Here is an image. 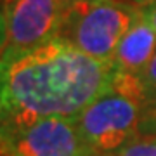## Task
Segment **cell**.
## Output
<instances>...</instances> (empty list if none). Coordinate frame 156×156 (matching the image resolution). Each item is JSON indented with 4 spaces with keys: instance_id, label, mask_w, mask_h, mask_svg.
<instances>
[{
    "instance_id": "obj_1",
    "label": "cell",
    "mask_w": 156,
    "mask_h": 156,
    "mask_svg": "<svg viewBox=\"0 0 156 156\" xmlns=\"http://www.w3.org/2000/svg\"><path fill=\"white\" fill-rule=\"evenodd\" d=\"M113 71V62L52 40L2 69V125L78 116L109 89Z\"/></svg>"
},
{
    "instance_id": "obj_2",
    "label": "cell",
    "mask_w": 156,
    "mask_h": 156,
    "mask_svg": "<svg viewBox=\"0 0 156 156\" xmlns=\"http://www.w3.org/2000/svg\"><path fill=\"white\" fill-rule=\"evenodd\" d=\"M146 106L140 75L115 68L109 89L73 120L92 156H106L139 137Z\"/></svg>"
},
{
    "instance_id": "obj_3",
    "label": "cell",
    "mask_w": 156,
    "mask_h": 156,
    "mask_svg": "<svg viewBox=\"0 0 156 156\" xmlns=\"http://www.w3.org/2000/svg\"><path fill=\"white\" fill-rule=\"evenodd\" d=\"M140 14L125 0H82L66 5L57 38L99 61L113 62L123 35Z\"/></svg>"
},
{
    "instance_id": "obj_4",
    "label": "cell",
    "mask_w": 156,
    "mask_h": 156,
    "mask_svg": "<svg viewBox=\"0 0 156 156\" xmlns=\"http://www.w3.org/2000/svg\"><path fill=\"white\" fill-rule=\"evenodd\" d=\"M64 0H14L2 9V69L57 38Z\"/></svg>"
},
{
    "instance_id": "obj_5",
    "label": "cell",
    "mask_w": 156,
    "mask_h": 156,
    "mask_svg": "<svg viewBox=\"0 0 156 156\" xmlns=\"http://www.w3.org/2000/svg\"><path fill=\"white\" fill-rule=\"evenodd\" d=\"M2 156H92L73 118L44 116L2 125Z\"/></svg>"
},
{
    "instance_id": "obj_6",
    "label": "cell",
    "mask_w": 156,
    "mask_h": 156,
    "mask_svg": "<svg viewBox=\"0 0 156 156\" xmlns=\"http://www.w3.org/2000/svg\"><path fill=\"white\" fill-rule=\"evenodd\" d=\"M154 52L156 31L140 11L135 23L120 40L115 57H113V66L120 71L140 75L153 59Z\"/></svg>"
},
{
    "instance_id": "obj_7",
    "label": "cell",
    "mask_w": 156,
    "mask_h": 156,
    "mask_svg": "<svg viewBox=\"0 0 156 156\" xmlns=\"http://www.w3.org/2000/svg\"><path fill=\"white\" fill-rule=\"evenodd\" d=\"M106 156H156V135H139L132 142Z\"/></svg>"
},
{
    "instance_id": "obj_8",
    "label": "cell",
    "mask_w": 156,
    "mask_h": 156,
    "mask_svg": "<svg viewBox=\"0 0 156 156\" xmlns=\"http://www.w3.org/2000/svg\"><path fill=\"white\" fill-rule=\"evenodd\" d=\"M140 80H142L146 95H147V104L156 102V52L149 64L146 66V69L140 73Z\"/></svg>"
},
{
    "instance_id": "obj_9",
    "label": "cell",
    "mask_w": 156,
    "mask_h": 156,
    "mask_svg": "<svg viewBox=\"0 0 156 156\" xmlns=\"http://www.w3.org/2000/svg\"><path fill=\"white\" fill-rule=\"evenodd\" d=\"M139 135H156V102L146 106L140 120Z\"/></svg>"
},
{
    "instance_id": "obj_10",
    "label": "cell",
    "mask_w": 156,
    "mask_h": 156,
    "mask_svg": "<svg viewBox=\"0 0 156 156\" xmlns=\"http://www.w3.org/2000/svg\"><path fill=\"white\" fill-rule=\"evenodd\" d=\"M142 11V16L149 21V24L154 28L156 31V4H151V5H146V7H140Z\"/></svg>"
},
{
    "instance_id": "obj_11",
    "label": "cell",
    "mask_w": 156,
    "mask_h": 156,
    "mask_svg": "<svg viewBox=\"0 0 156 156\" xmlns=\"http://www.w3.org/2000/svg\"><path fill=\"white\" fill-rule=\"evenodd\" d=\"M125 2H130V4L139 5V7H146V5H151V4H156V0H125Z\"/></svg>"
},
{
    "instance_id": "obj_12",
    "label": "cell",
    "mask_w": 156,
    "mask_h": 156,
    "mask_svg": "<svg viewBox=\"0 0 156 156\" xmlns=\"http://www.w3.org/2000/svg\"><path fill=\"white\" fill-rule=\"evenodd\" d=\"M14 2V0H2V9H5V7H9Z\"/></svg>"
},
{
    "instance_id": "obj_13",
    "label": "cell",
    "mask_w": 156,
    "mask_h": 156,
    "mask_svg": "<svg viewBox=\"0 0 156 156\" xmlns=\"http://www.w3.org/2000/svg\"><path fill=\"white\" fill-rule=\"evenodd\" d=\"M66 4H71V2H82V0H64Z\"/></svg>"
}]
</instances>
